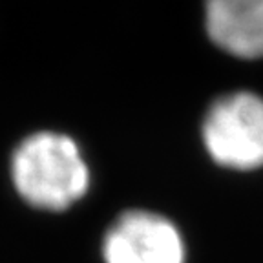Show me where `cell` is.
<instances>
[{"mask_svg":"<svg viewBox=\"0 0 263 263\" xmlns=\"http://www.w3.org/2000/svg\"><path fill=\"white\" fill-rule=\"evenodd\" d=\"M11 179L28 205L59 212L88 192L90 170L70 136L37 132L15 148Z\"/></svg>","mask_w":263,"mask_h":263,"instance_id":"1","label":"cell"},{"mask_svg":"<svg viewBox=\"0 0 263 263\" xmlns=\"http://www.w3.org/2000/svg\"><path fill=\"white\" fill-rule=\"evenodd\" d=\"M203 141L223 166L251 170L263 164V99L232 91L216 99L203 119Z\"/></svg>","mask_w":263,"mask_h":263,"instance_id":"2","label":"cell"},{"mask_svg":"<svg viewBox=\"0 0 263 263\" xmlns=\"http://www.w3.org/2000/svg\"><path fill=\"white\" fill-rule=\"evenodd\" d=\"M106 263H185V243L170 219L148 210H128L103 241Z\"/></svg>","mask_w":263,"mask_h":263,"instance_id":"3","label":"cell"},{"mask_svg":"<svg viewBox=\"0 0 263 263\" xmlns=\"http://www.w3.org/2000/svg\"><path fill=\"white\" fill-rule=\"evenodd\" d=\"M206 31L219 48L238 57H263V0H212Z\"/></svg>","mask_w":263,"mask_h":263,"instance_id":"4","label":"cell"}]
</instances>
